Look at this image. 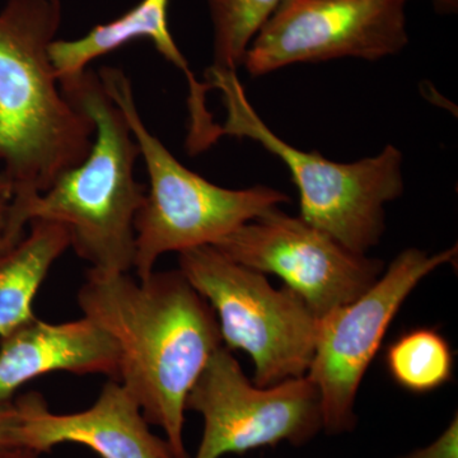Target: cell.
Segmentation results:
<instances>
[{
	"instance_id": "10",
	"label": "cell",
	"mask_w": 458,
	"mask_h": 458,
	"mask_svg": "<svg viewBox=\"0 0 458 458\" xmlns=\"http://www.w3.org/2000/svg\"><path fill=\"white\" fill-rule=\"evenodd\" d=\"M213 246L243 267L278 276L318 319L366 293L385 271L384 261L355 254L279 208L245 223Z\"/></svg>"
},
{
	"instance_id": "6",
	"label": "cell",
	"mask_w": 458,
	"mask_h": 458,
	"mask_svg": "<svg viewBox=\"0 0 458 458\" xmlns=\"http://www.w3.org/2000/svg\"><path fill=\"white\" fill-rule=\"evenodd\" d=\"M180 271L218 318L225 348L241 349L255 366L254 384L271 387L309 372L318 322L291 289L205 245L179 254Z\"/></svg>"
},
{
	"instance_id": "7",
	"label": "cell",
	"mask_w": 458,
	"mask_h": 458,
	"mask_svg": "<svg viewBox=\"0 0 458 458\" xmlns=\"http://www.w3.org/2000/svg\"><path fill=\"white\" fill-rule=\"evenodd\" d=\"M456 256L457 246L434 255L403 250L366 293L319 319L306 376L318 391L322 430L335 436L354 429L361 379L394 316L421 280Z\"/></svg>"
},
{
	"instance_id": "2",
	"label": "cell",
	"mask_w": 458,
	"mask_h": 458,
	"mask_svg": "<svg viewBox=\"0 0 458 458\" xmlns=\"http://www.w3.org/2000/svg\"><path fill=\"white\" fill-rule=\"evenodd\" d=\"M62 18L60 0H8L0 11V162L13 201L47 191L89 156L95 138L51 62Z\"/></svg>"
},
{
	"instance_id": "1",
	"label": "cell",
	"mask_w": 458,
	"mask_h": 458,
	"mask_svg": "<svg viewBox=\"0 0 458 458\" xmlns=\"http://www.w3.org/2000/svg\"><path fill=\"white\" fill-rule=\"evenodd\" d=\"M77 301L84 318L116 343L119 382L148 424L164 430L174 458H190L183 443L186 400L223 345L212 306L180 270H155L140 280L89 267Z\"/></svg>"
},
{
	"instance_id": "8",
	"label": "cell",
	"mask_w": 458,
	"mask_h": 458,
	"mask_svg": "<svg viewBox=\"0 0 458 458\" xmlns=\"http://www.w3.org/2000/svg\"><path fill=\"white\" fill-rule=\"evenodd\" d=\"M186 410L204 420L194 458H221L282 442L302 445L322 430L319 394L309 377L259 387L225 345L192 386Z\"/></svg>"
},
{
	"instance_id": "20",
	"label": "cell",
	"mask_w": 458,
	"mask_h": 458,
	"mask_svg": "<svg viewBox=\"0 0 458 458\" xmlns=\"http://www.w3.org/2000/svg\"><path fill=\"white\" fill-rule=\"evenodd\" d=\"M0 458H41V454L27 448L18 447L0 450Z\"/></svg>"
},
{
	"instance_id": "18",
	"label": "cell",
	"mask_w": 458,
	"mask_h": 458,
	"mask_svg": "<svg viewBox=\"0 0 458 458\" xmlns=\"http://www.w3.org/2000/svg\"><path fill=\"white\" fill-rule=\"evenodd\" d=\"M399 458H458V419H452L450 426L427 447Z\"/></svg>"
},
{
	"instance_id": "17",
	"label": "cell",
	"mask_w": 458,
	"mask_h": 458,
	"mask_svg": "<svg viewBox=\"0 0 458 458\" xmlns=\"http://www.w3.org/2000/svg\"><path fill=\"white\" fill-rule=\"evenodd\" d=\"M14 189L11 179L0 171V262L21 242L25 234L16 231L12 216Z\"/></svg>"
},
{
	"instance_id": "9",
	"label": "cell",
	"mask_w": 458,
	"mask_h": 458,
	"mask_svg": "<svg viewBox=\"0 0 458 458\" xmlns=\"http://www.w3.org/2000/svg\"><path fill=\"white\" fill-rule=\"evenodd\" d=\"M408 0H282L256 33L242 66L252 77L303 63L377 62L409 44Z\"/></svg>"
},
{
	"instance_id": "11",
	"label": "cell",
	"mask_w": 458,
	"mask_h": 458,
	"mask_svg": "<svg viewBox=\"0 0 458 458\" xmlns=\"http://www.w3.org/2000/svg\"><path fill=\"white\" fill-rule=\"evenodd\" d=\"M20 415V447L45 454L63 443L86 445L101 458H174L165 439L150 432L128 388L110 379L89 409L50 411L44 396L29 393L14 401Z\"/></svg>"
},
{
	"instance_id": "4",
	"label": "cell",
	"mask_w": 458,
	"mask_h": 458,
	"mask_svg": "<svg viewBox=\"0 0 458 458\" xmlns=\"http://www.w3.org/2000/svg\"><path fill=\"white\" fill-rule=\"evenodd\" d=\"M98 74L131 126L149 176L146 201L134 223L132 269L138 279L148 278L162 255L214 245L245 223L288 203L285 192L269 186L221 188L186 168L141 120L128 75L113 66H102Z\"/></svg>"
},
{
	"instance_id": "3",
	"label": "cell",
	"mask_w": 458,
	"mask_h": 458,
	"mask_svg": "<svg viewBox=\"0 0 458 458\" xmlns=\"http://www.w3.org/2000/svg\"><path fill=\"white\" fill-rule=\"evenodd\" d=\"M59 82L66 98L95 123L92 148L47 191L13 201L14 228L25 234L35 219L59 223L90 269L129 273L134 265L135 218L147 198L146 186L134 174L140 147L98 73L87 68Z\"/></svg>"
},
{
	"instance_id": "14",
	"label": "cell",
	"mask_w": 458,
	"mask_h": 458,
	"mask_svg": "<svg viewBox=\"0 0 458 458\" xmlns=\"http://www.w3.org/2000/svg\"><path fill=\"white\" fill-rule=\"evenodd\" d=\"M71 247L64 225L35 219L11 254L0 262V339L36 318L33 301L54 262Z\"/></svg>"
},
{
	"instance_id": "13",
	"label": "cell",
	"mask_w": 458,
	"mask_h": 458,
	"mask_svg": "<svg viewBox=\"0 0 458 458\" xmlns=\"http://www.w3.org/2000/svg\"><path fill=\"white\" fill-rule=\"evenodd\" d=\"M120 352L89 318L50 324L35 318L0 343V403L51 372L105 375L119 381Z\"/></svg>"
},
{
	"instance_id": "12",
	"label": "cell",
	"mask_w": 458,
	"mask_h": 458,
	"mask_svg": "<svg viewBox=\"0 0 458 458\" xmlns=\"http://www.w3.org/2000/svg\"><path fill=\"white\" fill-rule=\"evenodd\" d=\"M170 0H140L131 11L110 22L93 27L82 38L75 40H55L50 45V57L57 77L81 73L89 63L98 57L122 49L137 40H149L157 51L171 64L179 68L189 83L190 129L188 149L200 153L219 140V123H214L208 111V83L195 80L188 60L181 53L168 26Z\"/></svg>"
},
{
	"instance_id": "5",
	"label": "cell",
	"mask_w": 458,
	"mask_h": 458,
	"mask_svg": "<svg viewBox=\"0 0 458 458\" xmlns=\"http://www.w3.org/2000/svg\"><path fill=\"white\" fill-rule=\"evenodd\" d=\"M208 84L222 93L227 119L225 135L249 138L284 162L298 191L300 218L335 238L355 254L381 242L386 205L403 194V155L387 144L373 157L352 164L330 161L318 152L298 149L279 138L250 104L237 72L209 68Z\"/></svg>"
},
{
	"instance_id": "15",
	"label": "cell",
	"mask_w": 458,
	"mask_h": 458,
	"mask_svg": "<svg viewBox=\"0 0 458 458\" xmlns=\"http://www.w3.org/2000/svg\"><path fill=\"white\" fill-rule=\"evenodd\" d=\"M386 364L394 381L412 394L432 393L454 375L450 344L428 327L414 328L394 340L386 352Z\"/></svg>"
},
{
	"instance_id": "19",
	"label": "cell",
	"mask_w": 458,
	"mask_h": 458,
	"mask_svg": "<svg viewBox=\"0 0 458 458\" xmlns=\"http://www.w3.org/2000/svg\"><path fill=\"white\" fill-rule=\"evenodd\" d=\"M20 415L13 401L0 403V450L20 447Z\"/></svg>"
},
{
	"instance_id": "21",
	"label": "cell",
	"mask_w": 458,
	"mask_h": 458,
	"mask_svg": "<svg viewBox=\"0 0 458 458\" xmlns=\"http://www.w3.org/2000/svg\"><path fill=\"white\" fill-rule=\"evenodd\" d=\"M430 2L442 13H456L458 9V0H430Z\"/></svg>"
},
{
	"instance_id": "16",
	"label": "cell",
	"mask_w": 458,
	"mask_h": 458,
	"mask_svg": "<svg viewBox=\"0 0 458 458\" xmlns=\"http://www.w3.org/2000/svg\"><path fill=\"white\" fill-rule=\"evenodd\" d=\"M282 0H208L213 25V65L237 72L256 33Z\"/></svg>"
}]
</instances>
